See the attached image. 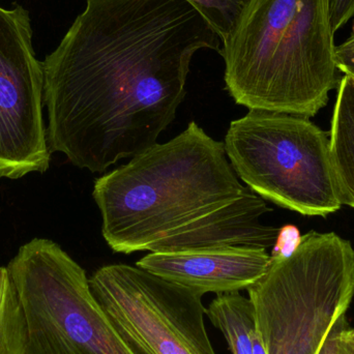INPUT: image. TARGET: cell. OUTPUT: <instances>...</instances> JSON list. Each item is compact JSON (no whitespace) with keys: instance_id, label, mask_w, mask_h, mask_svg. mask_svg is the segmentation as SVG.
Listing matches in <instances>:
<instances>
[{"instance_id":"obj_1","label":"cell","mask_w":354,"mask_h":354,"mask_svg":"<svg viewBox=\"0 0 354 354\" xmlns=\"http://www.w3.org/2000/svg\"><path fill=\"white\" fill-rule=\"evenodd\" d=\"M46 56L50 151L93 174L157 145L196 52L223 41L189 0H86Z\"/></svg>"},{"instance_id":"obj_2","label":"cell","mask_w":354,"mask_h":354,"mask_svg":"<svg viewBox=\"0 0 354 354\" xmlns=\"http://www.w3.org/2000/svg\"><path fill=\"white\" fill-rule=\"evenodd\" d=\"M224 143L191 122L163 145L97 178L93 196L102 233L115 253L147 251L176 229L241 197Z\"/></svg>"},{"instance_id":"obj_3","label":"cell","mask_w":354,"mask_h":354,"mask_svg":"<svg viewBox=\"0 0 354 354\" xmlns=\"http://www.w3.org/2000/svg\"><path fill=\"white\" fill-rule=\"evenodd\" d=\"M328 0H250L223 41L226 89L249 110L313 118L338 85Z\"/></svg>"},{"instance_id":"obj_4","label":"cell","mask_w":354,"mask_h":354,"mask_svg":"<svg viewBox=\"0 0 354 354\" xmlns=\"http://www.w3.org/2000/svg\"><path fill=\"white\" fill-rule=\"evenodd\" d=\"M247 290L266 354H319L353 299V245L311 231Z\"/></svg>"},{"instance_id":"obj_5","label":"cell","mask_w":354,"mask_h":354,"mask_svg":"<svg viewBox=\"0 0 354 354\" xmlns=\"http://www.w3.org/2000/svg\"><path fill=\"white\" fill-rule=\"evenodd\" d=\"M224 145L236 176L263 199L305 216L342 207L330 134L307 116L250 110Z\"/></svg>"},{"instance_id":"obj_6","label":"cell","mask_w":354,"mask_h":354,"mask_svg":"<svg viewBox=\"0 0 354 354\" xmlns=\"http://www.w3.org/2000/svg\"><path fill=\"white\" fill-rule=\"evenodd\" d=\"M8 268L26 317L25 354H141L97 303L85 270L58 243L31 239Z\"/></svg>"},{"instance_id":"obj_7","label":"cell","mask_w":354,"mask_h":354,"mask_svg":"<svg viewBox=\"0 0 354 354\" xmlns=\"http://www.w3.org/2000/svg\"><path fill=\"white\" fill-rule=\"evenodd\" d=\"M89 286L120 335L141 354H216L201 293L128 264L99 268Z\"/></svg>"},{"instance_id":"obj_8","label":"cell","mask_w":354,"mask_h":354,"mask_svg":"<svg viewBox=\"0 0 354 354\" xmlns=\"http://www.w3.org/2000/svg\"><path fill=\"white\" fill-rule=\"evenodd\" d=\"M44 66L37 58L28 10L0 6V178L47 171Z\"/></svg>"},{"instance_id":"obj_9","label":"cell","mask_w":354,"mask_h":354,"mask_svg":"<svg viewBox=\"0 0 354 354\" xmlns=\"http://www.w3.org/2000/svg\"><path fill=\"white\" fill-rule=\"evenodd\" d=\"M270 262L272 255L266 250L228 247L151 252L136 266L204 295L247 290L266 274Z\"/></svg>"},{"instance_id":"obj_10","label":"cell","mask_w":354,"mask_h":354,"mask_svg":"<svg viewBox=\"0 0 354 354\" xmlns=\"http://www.w3.org/2000/svg\"><path fill=\"white\" fill-rule=\"evenodd\" d=\"M270 212L266 200L247 185L239 199L176 229L147 251L170 253L228 247L266 250L274 247L280 231L261 222V216Z\"/></svg>"},{"instance_id":"obj_11","label":"cell","mask_w":354,"mask_h":354,"mask_svg":"<svg viewBox=\"0 0 354 354\" xmlns=\"http://www.w3.org/2000/svg\"><path fill=\"white\" fill-rule=\"evenodd\" d=\"M330 138L341 201L354 208V84L346 75L338 83Z\"/></svg>"},{"instance_id":"obj_12","label":"cell","mask_w":354,"mask_h":354,"mask_svg":"<svg viewBox=\"0 0 354 354\" xmlns=\"http://www.w3.org/2000/svg\"><path fill=\"white\" fill-rule=\"evenodd\" d=\"M206 317L218 328L232 354H253L256 333L253 305L239 292L225 293L206 308Z\"/></svg>"},{"instance_id":"obj_13","label":"cell","mask_w":354,"mask_h":354,"mask_svg":"<svg viewBox=\"0 0 354 354\" xmlns=\"http://www.w3.org/2000/svg\"><path fill=\"white\" fill-rule=\"evenodd\" d=\"M26 346L22 301L8 266H0V354H25Z\"/></svg>"},{"instance_id":"obj_14","label":"cell","mask_w":354,"mask_h":354,"mask_svg":"<svg viewBox=\"0 0 354 354\" xmlns=\"http://www.w3.org/2000/svg\"><path fill=\"white\" fill-rule=\"evenodd\" d=\"M224 41L234 29L250 0H189Z\"/></svg>"},{"instance_id":"obj_15","label":"cell","mask_w":354,"mask_h":354,"mask_svg":"<svg viewBox=\"0 0 354 354\" xmlns=\"http://www.w3.org/2000/svg\"><path fill=\"white\" fill-rule=\"evenodd\" d=\"M335 57L337 68L346 76L354 78V24L351 37L344 43L336 46Z\"/></svg>"},{"instance_id":"obj_16","label":"cell","mask_w":354,"mask_h":354,"mask_svg":"<svg viewBox=\"0 0 354 354\" xmlns=\"http://www.w3.org/2000/svg\"><path fill=\"white\" fill-rule=\"evenodd\" d=\"M330 22L334 32L342 28L354 16V0H328Z\"/></svg>"},{"instance_id":"obj_17","label":"cell","mask_w":354,"mask_h":354,"mask_svg":"<svg viewBox=\"0 0 354 354\" xmlns=\"http://www.w3.org/2000/svg\"><path fill=\"white\" fill-rule=\"evenodd\" d=\"M346 328H348V324H347L346 314H345V315H343L342 317L337 322L333 330H330V335H328V338H326V342H324L319 354H336L337 340H338V337L340 336L341 333L346 330Z\"/></svg>"},{"instance_id":"obj_18","label":"cell","mask_w":354,"mask_h":354,"mask_svg":"<svg viewBox=\"0 0 354 354\" xmlns=\"http://www.w3.org/2000/svg\"><path fill=\"white\" fill-rule=\"evenodd\" d=\"M336 354H354V334L351 328L343 330L338 337Z\"/></svg>"},{"instance_id":"obj_19","label":"cell","mask_w":354,"mask_h":354,"mask_svg":"<svg viewBox=\"0 0 354 354\" xmlns=\"http://www.w3.org/2000/svg\"><path fill=\"white\" fill-rule=\"evenodd\" d=\"M253 354H266V349H264L263 344H262L261 340H260L257 330H256L255 336H254Z\"/></svg>"},{"instance_id":"obj_20","label":"cell","mask_w":354,"mask_h":354,"mask_svg":"<svg viewBox=\"0 0 354 354\" xmlns=\"http://www.w3.org/2000/svg\"><path fill=\"white\" fill-rule=\"evenodd\" d=\"M349 78H351V77H349ZM351 80H353V84H354V78H351Z\"/></svg>"},{"instance_id":"obj_21","label":"cell","mask_w":354,"mask_h":354,"mask_svg":"<svg viewBox=\"0 0 354 354\" xmlns=\"http://www.w3.org/2000/svg\"><path fill=\"white\" fill-rule=\"evenodd\" d=\"M351 332H353L354 334V328H353H353H351Z\"/></svg>"}]
</instances>
